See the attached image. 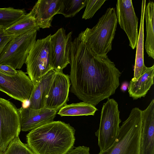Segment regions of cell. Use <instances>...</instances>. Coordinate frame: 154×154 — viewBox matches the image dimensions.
Instances as JSON below:
<instances>
[{
	"label": "cell",
	"mask_w": 154,
	"mask_h": 154,
	"mask_svg": "<svg viewBox=\"0 0 154 154\" xmlns=\"http://www.w3.org/2000/svg\"><path fill=\"white\" fill-rule=\"evenodd\" d=\"M70 58V91L79 99L95 106L115 93L121 73L107 55L96 54L78 36Z\"/></svg>",
	"instance_id": "1"
},
{
	"label": "cell",
	"mask_w": 154,
	"mask_h": 154,
	"mask_svg": "<svg viewBox=\"0 0 154 154\" xmlns=\"http://www.w3.org/2000/svg\"><path fill=\"white\" fill-rule=\"evenodd\" d=\"M14 37L7 35L5 32V29L0 28V54L6 45Z\"/></svg>",
	"instance_id": "26"
},
{
	"label": "cell",
	"mask_w": 154,
	"mask_h": 154,
	"mask_svg": "<svg viewBox=\"0 0 154 154\" xmlns=\"http://www.w3.org/2000/svg\"><path fill=\"white\" fill-rule=\"evenodd\" d=\"M26 14L24 9L0 8V28L5 29L10 27Z\"/></svg>",
	"instance_id": "22"
},
{
	"label": "cell",
	"mask_w": 154,
	"mask_h": 154,
	"mask_svg": "<svg viewBox=\"0 0 154 154\" xmlns=\"http://www.w3.org/2000/svg\"><path fill=\"white\" fill-rule=\"evenodd\" d=\"M0 71L9 75H14L17 72V70L16 69L11 66L6 64H0Z\"/></svg>",
	"instance_id": "28"
},
{
	"label": "cell",
	"mask_w": 154,
	"mask_h": 154,
	"mask_svg": "<svg viewBox=\"0 0 154 154\" xmlns=\"http://www.w3.org/2000/svg\"><path fill=\"white\" fill-rule=\"evenodd\" d=\"M144 17L146 36L144 46L148 57L154 59V3L149 1L146 7Z\"/></svg>",
	"instance_id": "20"
},
{
	"label": "cell",
	"mask_w": 154,
	"mask_h": 154,
	"mask_svg": "<svg viewBox=\"0 0 154 154\" xmlns=\"http://www.w3.org/2000/svg\"><path fill=\"white\" fill-rule=\"evenodd\" d=\"M2 154H34L26 144L23 143L19 137L14 138L9 143Z\"/></svg>",
	"instance_id": "24"
},
{
	"label": "cell",
	"mask_w": 154,
	"mask_h": 154,
	"mask_svg": "<svg viewBox=\"0 0 154 154\" xmlns=\"http://www.w3.org/2000/svg\"><path fill=\"white\" fill-rule=\"evenodd\" d=\"M119 113L117 102L113 98H108L103 105L99 127L95 132L100 152L106 150L115 141L121 122Z\"/></svg>",
	"instance_id": "6"
},
{
	"label": "cell",
	"mask_w": 154,
	"mask_h": 154,
	"mask_svg": "<svg viewBox=\"0 0 154 154\" xmlns=\"http://www.w3.org/2000/svg\"><path fill=\"white\" fill-rule=\"evenodd\" d=\"M116 14L117 22L125 31L132 49L136 47L138 37V19L131 0H118Z\"/></svg>",
	"instance_id": "11"
},
{
	"label": "cell",
	"mask_w": 154,
	"mask_h": 154,
	"mask_svg": "<svg viewBox=\"0 0 154 154\" xmlns=\"http://www.w3.org/2000/svg\"><path fill=\"white\" fill-rule=\"evenodd\" d=\"M72 32L66 34L63 28L51 36L52 66L56 72H63L70 63Z\"/></svg>",
	"instance_id": "10"
},
{
	"label": "cell",
	"mask_w": 154,
	"mask_h": 154,
	"mask_svg": "<svg viewBox=\"0 0 154 154\" xmlns=\"http://www.w3.org/2000/svg\"><path fill=\"white\" fill-rule=\"evenodd\" d=\"M37 32L33 31L14 37L0 54V64L21 68L36 41Z\"/></svg>",
	"instance_id": "7"
},
{
	"label": "cell",
	"mask_w": 154,
	"mask_h": 154,
	"mask_svg": "<svg viewBox=\"0 0 154 154\" xmlns=\"http://www.w3.org/2000/svg\"><path fill=\"white\" fill-rule=\"evenodd\" d=\"M71 83L69 76L56 72L46 97L44 107L57 110L67 104Z\"/></svg>",
	"instance_id": "12"
},
{
	"label": "cell",
	"mask_w": 154,
	"mask_h": 154,
	"mask_svg": "<svg viewBox=\"0 0 154 154\" xmlns=\"http://www.w3.org/2000/svg\"><path fill=\"white\" fill-rule=\"evenodd\" d=\"M90 148L84 146H79L73 148L67 154H90Z\"/></svg>",
	"instance_id": "27"
},
{
	"label": "cell",
	"mask_w": 154,
	"mask_h": 154,
	"mask_svg": "<svg viewBox=\"0 0 154 154\" xmlns=\"http://www.w3.org/2000/svg\"><path fill=\"white\" fill-rule=\"evenodd\" d=\"M117 24L115 9L109 8L95 26L87 28L78 36L95 54L106 56L112 50Z\"/></svg>",
	"instance_id": "3"
},
{
	"label": "cell",
	"mask_w": 154,
	"mask_h": 154,
	"mask_svg": "<svg viewBox=\"0 0 154 154\" xmlns=\"http://www.w3.org/2000/svg\"><path fill=\"white\" fill-rule=\"evenodd\" d=\"M36 40L29 51L25 63L26 73L36 85L50 70L51 64V36Z\"/></svg>",
	"instance_id": "5"
},
{
	"label": "cell",
	"mask_w": 154,
	"mask_h": 154,
	"mask_svg": "<svg viewBox=\"0 0 154 154\" xmlns=\"http://www.w3.org/2000/svg\"><path fill=\"white\" fill-rule=\"evenodd\" d=\"M129 85L128 83L126 82H125L123 83L121 87V89L123 91H126L128 88Z\"/></svg>",
	"instance_id": "29"
},
{
	"label": "cell",
	"mask_w": 154,
	"mask_h": 154,
	"mask_svg": "<svg viewBox=\"0 0 154 154\" xmlns=\"http://www.w3.org/2000/svg\"><path fill=\"white\" fill-rule=\"evenodd\" d=\"M154 65L147 67L146 71L137 80L130 81L128 87L129 96L136 100L145 97L153 84Z\"/></svg>",
	"instance_id": "17"
},
{
	"label": "cell",
	"mask_w": 154,
	"mask_h": 154,
	"mask_svg": "<svg viewBox=\"0 0 154 154\" xmlns=\"http://www.w3.org/2000/svg\"><path fill=\"white\" fill-rule=\"evenodd\" d=\"M55 73L53 69L51 70L34 86L29 100V108L39 109L44 107L46 97Z\"/></svg>",
	"instance_id": "16"
},
{
	"label": "cell",
	"mask_w": 154,
	"mask_h": 154,
	"mask_svg": "<svg viewBox=\"0 0 154 154\" xmlns=\"http://www.w3.org/2000/svg\"><path fill=\"white\" fill-rule=\"evenodd\" d=\"M146 1L142 0L139 33L136 45V51L134 67V77L132 81L137 80L146 71L147 67L144 62V22Z\"/></svg>",
	"instance_id": "18"
},
{
	"label": "cell",
	"mask_w": 154,
	"mask_h": 154,
	"mask_svg": "<svg viewBox=\"0 0 154 154\" xmlns=\"http://www.w3.org/2000/svg\"><path fill=\"white\" fill-rule=\"evenodd\" d=\"M97 110L93 104L83 101L66 104L61 107L57 114L61 116H94Z\"/></svg>",
	"instance_id": "21"
},
{
	"label": "cell",
	"mask_w": 154,
	"mask_h": 154,
	"mask_svg": "<svg viewBox=\"0 0 154 154\" xmlns=\"http://www.w3.org/2000/svg\"><path fill=\"white\" fill-rule=\"evenodd\" d=\"M39 29L30 11L23 15L13 25L5 29V31L7 35L15 37L29 32L38 31Z\"/></svg>",
	"instance_id": "19"
},
{
	"label": "cell",
	"mask_w": 154,
	"mask_h": 154,
	"mask_svg": "<svg viewBox=\"0 0 154 154\" xmlns=\"http://www.w3.org/2000/svg\"><path fill=\"white\" fill-rule=\"evenodd\" d=\"M34 87L29 77L21 70L14 75L0 71V91L14 99L22 103L29 100Z\"/></svg>",
	"instance_id": "9"
},
{
	"label": "cell",
	"mask_w": 154,
	"mask_h": 154,
	"mask_svg": "<svg viewBox=\"0 0 154 154\" xmlns=\"http://www.w3.org/2000/svg\"><path fill=\"white\" fill-rule=\"evenodd\" d=\"M61 0H38L31 11L37 25L40 28L51 26L54 17L60 9Z\"/></svg>",
	"instance_id": "15"
},
{
	"label": "cell",
	"mask_w": 154,
	"mask_h": 154,
	"mask_svg": "<svg viewBox=\"0 0 154 154\" xmlns=\"http://www.w3.org/2000/svg\"><path fill=\"white\" fill-rule=\"evenodd\" d=\"M106 1V0H87L82 18L87 20L92 18Z\"/></svg>",
	"instance_id": "25"
},
{
	"label": "cell",
	"mask_w": 154,
	"mask_h": 154,
	"mask_svg": "<svg viewBox=\"0 0 154 154\" xmlns=\"http://www.w3.org/2000/svg\"><path fill=\"white\" fill-rule=\"evenodd\" d=\"M21 131L19 109L12 102L0 97V154Z\"/></svg>",
	"instance_id": "8"
},
{
	"label": "cell",
	"mask_w": 154,
	"mask_h": 154,
	"mask_svg": "<svg viewBox=\"0 0 154 154\" xmlns=\"http://www.w3.org/2000/svg\"><path fill=\"white\" fill-rule=\"evenodd\" d=\"M142 111L138 107L132 109L113 143L98 154H140Z\"/></svg>",
	"instance_id": "4"
},
{
	"label": "cell",
	"mask_w": 154,
	"mask_h": 154,
	"mask_svg": "<svg viewBox=\"0 0 154 154\" xmlns=\"http://www.w3.org/2000/svg\"><path fill=\"white\" fill-rule=\"evenodd\" d=\"M87 0H61L58 14L65 17H72L85 6Z\"/></svg>",
	"instance_id": "23"
},
{
	"label": "cell",
	"mask_w": 154,
	"mask_h": 154,
	"mask_svg": "<svg viewBox=\"0 0 154 154\" xmlns=\"http://www.w3.org/2000/svg\"><path fill=\"white\" fill-rule=\"evenodd\" d=\"M19 109L21 131H30L49 122H53L57 110L45 107L33 109L28 106L21 107Z\"/></svg>",
	"instance_id": "13"
},
{
	"label": "cell",
	"mask_w": 154,
	"mask_h": 154,
	"mask_svg": "<svg viewBox=\"0 0 154 154\" xmlns=\"http://www.w3.org/2000/svg\"><path fill=\"white\" fill-rule=\"evenodd\" d=\"M75 132L69 124L54 121L30 131L26 144L34 154H67L73 148Z\"/></svg>",
	"instance_id": "2"
},
{
	"label": "cell",
	"mask_w": 154,
	"mask_h": 154,
	"mask_svg": "<svg viewBox=\"0 0 154 154\" xmlns=\"http://www.w3.org/2000/svg\"><path fill=\"white\" fill-rule=\"evenodd\" d=\"M140 154H154V99L142 111Z\"/></svg>",
	"instance_id": "14"
}]
</instances>
